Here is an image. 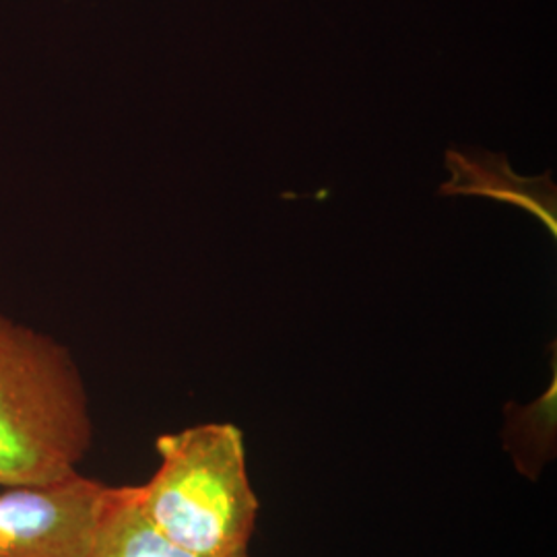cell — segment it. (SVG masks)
Segmentation results:
<instances>
[{
	"label": "cell",
	"instance_id": "8992f818",
	"mask_svg": "<svg viewBox=\"0 0 557 557\" xmlns=\"http://www.w3.org/2000/svg\"><path fill=\"white\" fill-rule=\"evenodd\" d=\"M502 448L520 478L537 483L557 457V370L552 384L527 405L508 403L499 432Z\"/></svg>",
	"mask_w": 557,
	"mask_h": 557
},
{
	"label": "cell",
	"instance_id": "6da1fadb",
	"mask_svg": "<svg viewBox=\"0 0 557 557\" xmlns=\"http://www.w3.org/2000/svg\"><path fill=\"white\" fill-rule=\"evenodd\" d=\"M91 444L89 397L69 347L0 310V490L73 475Z\"/></svg>",
	"mask_w": 557,
	"mask_h": 557
},
{
	"label": "cell",
	"instance_id": "3957f363",
	"mask_svg": "<svg viewBox=\"0 0 557 557\" xmlns=\"http://www.w3.org/2000/svg\"><path fill=\"white\" fill-rule=\"evenodd\" d=\"M108 492L81 471L0 490V557H89Z\"/></svg>",
	"mask_w": 557,
	"mask_h": 557
},
{
	"label": "cell",
	"instance_id": "7a4b0ae2",
	"mask_svg": "<svg viewBox=\"0 0 557 557\" xmlns=\"http://www.w3.org/2000/svg\"><path fill=\"white\" fill-rule=\"evenodd\" d=\"M160 465L133 485L143 515L202 557H250L260 502L236 423H197L156 440Z\"/></svg>",
	"mask_w": 557,
	"mask_h": 557
},
{
	"label": "cell",
	"instance_id": "277c9868",
	"mask_svg": "<svg viewBox=\"0 0 557 557\" xmlns=\"http://www.w3.org/2000/svg\"><path fill=\"white\" fill-rule=\"evenodd\" d=\"M453 182L442 184L440 195H479L504 200L535 213L545 227L557 236L556 186L549 174L537 180L518 178L504 156L494 153H446Z\"/></svg>",
	"mask_w": 557,
	"mask_h": 557
},
{
	"label": "cell",
	"instance_id": "5b68a950",
	"mask_svg": "<svg viewBox=\"0 0 557 557\" xmlns=\"http://www.w3.org/2000/svg\"><path fill=\"white\" fill-rule=\"evenodd\" d=\"M89 557L202 556L165 537L160 529L143 515L133 485H110Z\"/></svg>",
	"mask_w": 557,
	"mask_h": 557
}]
</instances>
